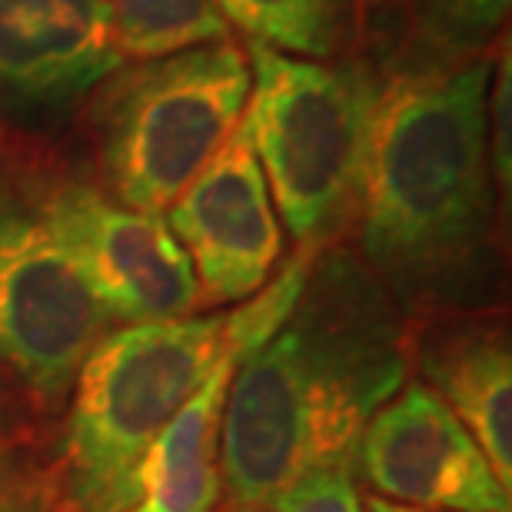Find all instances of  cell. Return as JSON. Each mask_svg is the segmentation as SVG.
Masks as SVG:
<instances>
[{"instance_id":"obj_12","label":"cell","mask_w":512,"mask_h":512,"mask_svg":"<svg viewBox=\"0 0 512 512\" xmlns=\"http://www.w3.org/2000/svg\"><path fill=\"white\" fill-rule=\"evenodd\" d=\"M423 373L483 449L496 479L512 483V360L499 330L443 333L423 353Z\"/></svg>"},{"instance_id":"obj_8","label":"cell","mask_w":512,"mask_h":512,"mask_svg":"<svg viewBox=\"0 0 512 512\" xmlns=\"http://www.w3.org/2000/svg\"><path fill=\"white\" fill-rule=\"evenodd\" d=\"M316 253L300 250L263 286L260 293L243 300L227 316L217 363L207 380L187 399V406L173 416L157 443L150 446L137 476V506L127 512H213L223 496L220 479V429L227 389L240 356L263 346L286 323L300 300L306 276L313 270Z\"/></svg>"},{"instance_id":"obj_17","label":"cell","mask_w":512,"mask_h":512,"mask_svg":"<svg viewBox=\"0 0 512 512\" xmlns=\"http://www.w3.org/2000/svg\"><path fill=\"white\" fill-rule=\"evenodd\" d=\"M266 512H363L353 469H320L280 493Z\"/></svg>"},{"instance_id":"obj_14","label":"cell","mask_w":512,"mask_h":512,"mask_svg":"<svg viewBox=\"0 0 512 512\" xmlns=\"http://www.w3.org/2000/svg\"><path fill=\"white\" fill-rule=\"evenodd\" d=\"M114 24L120 54L133 60L230 40V27L213 0H100Z\"/></svg>"},{"instance_id":"obj_5","label":"cell","mask_w":512,"mask_h":512,"mask_svg":"<svg viewBox=\"0 0 512 512\" xmlns=\"http://www.w3.org/2000/svg\"><path fill=\"white\" fill-rule=\"evenodd\" d=\"M250 100V60L233 40L124 64L90 94V137L107 193L163 217L217 157Z\"/></svg>"},{"instance_id":"obj_6","label":"cell","mask_w":512,"mask_h":512,"mask_svg":"<svg viewBox=\"0 0 512 512\" xmlns=\"http://www.w3.org/2000/svg\"><path fill=\"white\" fill-rule=\"evenodd\" d=\"M114 323L37 210L30 177L0 163V363L64 399Z\"/></svg>"},{"instance_id":"obj_15","label":"cell","mask_w":512,"mask_h":512,"mask_svg":"<svg viewBox=\"0 0 512 512\" xmlns=\"http://www.w3.org/2000/svg\"><path fill=\"white\" fill-rule=\"evenodd\" d=\"M409 10L439 60H473L506 24L509 0H409Z\"/></svg>"},{"instance_id":"obj_1","label":"cell","mask_w":512,"mask_h":512,"mask_svg":"<svg viewBox=\"0 0 512 512\" xmlns=\"http://www.w3.org/2000/svg\"><path fill=\"white\" fill-rule=\"evenodd\" d=\"M396 300L346 250L316 253L293 313L243 353L223 406L230 512H266L320 469H353L366 423L406 383Z\"/></svg>"},{"instance_id":"obj_7","label":"cell","mask_w":512,"mask_h":512,"mask_svg":"<svg viewBox=\"0 0 512 512\" xmlns=\"http://www.w3.org/2000/svg\"><path fill=\"white\" fill-rule=\"evenodd\" d=\"M37 210L110 320L157 323L190 316L200 286L163 217L124 207L77 177H30Z\"/></svg>"},{"instance_id":"obj_9","label":"cell","mask_w":512,"mask_h":512,"mask_svg":"<svg viewBox=\"0 0 512 512\" xmlns=\"http://www.w3.org/2000/svg\"><path fill=\"white\" fill-rule=\"evenodd\" d=\"M167 227L193 266L200 303H243L270 283L283 256V227L243 117L170 203Z\"/></svg>"},{"instance_id":"obj_10","label":"cell","mask_w":512,"mask_h":512,"mask_svg":"<svg viewBox=\"0 0 512 512\" xmlns=\"http://www.w3.org/2000/svg\"><path fill=\"white\" fill-rule=\"evenodd\" d=\"M353 466L389 503L456 512H509V489L436 389L413 380L366 423Z\"/></svg>"},{"instance_id":"obj_13","label":"cell","mask_w":512,"mask_h":512,"mask_svg":"<svg viewBox=\"0 0 512 512\" xmlns=\"http://www.w3.org/2000/svg\"><path fill=\"white\" fill-rule=\"evenodd\" d=\"M223 20L280 54L340 60L356 30V0H213Z\"/></svg>"},{"instance_id":"obj_16","label":"cell","mask_w":512,"mask_h":512,"mask_svg":"<svg viewBox=\"0 0 512 512\" xmlns=\"http://www.w3.org/2000/svg\"><path fill=\"white\" fill-rule=\"evenodd\" d=\"M512 57L509 44H503V54L493 64L489 74V94H486V150H489V173L493 183L509 193L512 183Z\"/></svg>"},{"instance_id":"obj_18","label":"cell","mask_w":512,"mask_h":512,"mask_svg":"<svg viewBox=\"0 0 512 512\" xmlns=\"http://www.w3.org/2000/svg\"><path fill=\"white\" fill-rule=\"evenodd\" d=\"M0 512H47V486L7 446H0Z\"/></svg>"},{"instance_id":"obj_3","label":"cell","mask_w":512,"mask_h":512,"mask_svg":"<svg viewBox=\"0 0 512 512\" xmlns=\"http://www.w3.org/2000/svg\"><path fill=\"white\" fill-rule=\"evenodd\" d=\"M250 130L276 217L296 247L330 250L356 220L383 80L366 60H306L250 40Z\"/></svg>"},{"instance_id":"obj_4","label":"cell","mask_w":512,"mask_h":512,"mask_svg":"<svg viewBox=\"0 0 512 512\" xmlns=\"http://www.w3.org/2000/svg\"><path fill=\"white\" fill-rule=\"evenodd\" d=\"M227 316H177L107 333L74 380L64 446L70 512H127L150 446L217 363Z\"/></svg>"},{"instance_id":"obj_11","label":"cell","mask_w":512,"mask_h":512,"mask_svg":"<svg viewBox=\"0 0 512 512\" xmlns=\"http://www.w3.org/2000/svg\"><path fill=\"white\" fill-rule=\"evenodd\" d=\"M124 67L100 0H0V110L54 124Z\"/></svg>"},{"instance_id":"obj_2","label":"cell","mask_w":512,"mask_h":512,"mask_svg":"<svg viewBox=\"0 0 512 512\" xmlns=\"http://www.w3.org/2000/svg\"><path fill=\"white\" fill-rule=\"evenodd\" d=\"M489 60H426L383 80L356 223L370 273L406 306L463 300L493 253Z\"/></svg>"},{"instance_id":"obj_19","label":"cell","mask_w":512,"mask_h":512,"mask_svg":"<svg viewBox=\"0 0 512 512\" xmlns=\"http://www.w3.org/2000/svg\"><path fill=\"white\" fill-rule=\"evenodd\" d=\"M363 512H423V509H416V506H403V503H389V499L373 496L370 503L363 506Z\"/></svg>"}]
</instances>
